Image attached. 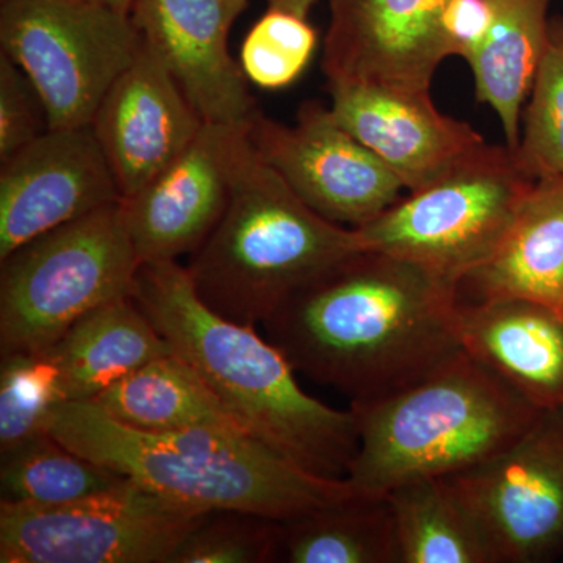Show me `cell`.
<instances>
[{
  "instance_id": "8",
  "label": "cell",
  "mask_w": 563,
  "mask_h": 563,
  "mask_svg": "<svg viewBox=\"0 0 563 563\" xmlns=\"http://www.w3.org/2000/svg\"><path fill=\"white\" fill-rule=\"evenodd\" d=\"M0 46L35 85L51 129L90 124L136 57L131 13L88 0H0Z\"/></svg>"
},
{
  "instance_id": "14",
  "label": "cell",
  "mask_w": 563,
  "mask_h": 563,
  "mask_svg": "<svg viewBox=\"0 0 563 563\" xmlns=\"http://www.w3.org/2000/svg\"><path fill=\"white\" fill-rule=\"evenodd\" d=\"M322 70L329 84H369L431 95L450 57L442 31L448 0H325Z\"/></svg>"
},
{
  "instance_id": "29",
  "label": "cell",
  "mask_w": 563,
  "mask_h": 563,
  "mask_svg": "<svg viewBox=\"0 0 563 563\" xmlns=\"http://www.w3.org/2000/svg\"><path fill=\"white\" fill-rule=\"evenodd\" d=\"M277 561H280V521L235 510L207 515L172 559V563Z\"/></svg>"
},
{
  "instance_id": "31",
  "label": "cell",
  "mask_w": 563,
  "mask_h": 563,
  "mask_svg": "<svg viewBox=\"0 0 563 563\" xmlns=\"http://www.w3.org/2000/svg\"><path fill=\"white\" fill-rule=\"evenodd\" d=\"M488 0H448L442 14V31L450 55L466 62L476 54L490 25Z\"/></svg>"
},
{
  "instance_id": "23",
  "label": "cell",
  "mask_w": 563,
  "mask_h": 563,
  "mask_svg": "<svg viewBox=\"0 0 563 563\" xmlns=\"http://www.w3.org/2000/svg\"><path fill=\"white\" fill-rule=\"evenodd\" d=\"M280 561L288 563H401L387 496L352 493L280 521Z\"/></svg>"
},
{
  "instance_id": "9",
  "label": "cell",
  "mask_w": 563,
  "mask_h": 563,
  "mask_svg": "<svg viewBox=\"0 0 563 563\" xmlns=\"http://www.w3.org/2000/svg\"><path fill=\"white\" fill-rule=\"evenodd\" d=\"M209 514L128 479L58 506L0 503V562L172 563Z\"/></svg>"
},
{
  "instance_id": "34",
  "label": "cell",
  "mask_w": 563,
  "mask_h": 563,
  "mask_svg": "<svg viewBox=\"0 0 563 563\" xmlns=\"http://www.w3.org/2000/svg\"><path fill=\"white\" fill-rule=\"evenodd\" d=\"M561 561L563 562V555H562V559H561Z\"/></svg>"
},
{
  "instance_id": "15",
  "label": "cell",
  "mask_w": 563,
  "mask_h": 563,
  "mask_svg": "<svg viewBox=\"0 0 563 563\" xmlns=\"http://www.w3.org/2000/svg\"><path fill=\"white\" fill-rule=\"evenodd\" d=\"M250 0H135L131 18L144 46L172 74L203 122L247 125L258 107L229 33Z\"/></svg>"
},
{
  "instance_id": "24",
  "label": "cell",
  "mask_w": 563,
  "mask_h": 563,
  "mask_svg": "<svg viewBox=\"0 0 563 563\" xmlns=\"http://www.w3.org/2000/svg\"><path fill=\"white\" fill-rule=\"evenodd\" d=\"M401 563H492L483 537L443 477H422L385 493Z\"/></svg>"
},
{
  "instance_id": "26",
  "label": "cell",
  "mask_w": 563,
  "mask_h": 563,
  "mask_svg": "<svg viewBox=\"0 0 563 563\" xmlns=\"http://www.w3.org/2000/svg\"><path fill=\"white\" fill-rule=\"evenodd\" d=\"M63 402L60 366L51 350L2 355L0 453L49 432L52 417Z\"/></svg>"
},
{
  "instance_id": "22",
  "label": "cell",
  "mask_w": 563,
  "mask_h": 563,
  "mask_svg": "<svg viewBox=\"0 0 563 563\" xmlns=\"http://www.w3.org/2000/svg\"><path fill=\"white\" fill-rule=\"evenodd\" d=\"M92 401L113 420L136 431L173 433L218 429L247 433L199 374L174 352L122 377Z\"/></svg>"
},
{
  "instance_id": "6",
  "label": "cell",
  "mask_w": 563,
  "mask_h": 563,
  "mask_svg": "<svg viewBox=\"0 0 563 563\" xmlns=\"http://www.w3.org/2000/svg\"><path fill=\"white\" fill-rule=\"evenodd\" d=\"M0 263L2 355L49 350L85 314L131 296L141 265L122 201L36 236Z\"/></svg>"
},
{
  "instance_id": "2",
  "label": "cell",
  "mask_w": 563,
  "mask_h": 563,
  "mask_svg": "<svg viewBox=\"0 0 563 563\" xmlns=\"http://www.w3.org/2000/svg\"><path fill=\"white\" fill-rule=\"evenodd\" d=\"M131 296L247 433L306 472L346 477L358 450L354 410L333 409L303 390L257 325L225 320L199 298L187 266L141 263Z\"/></svg>"
},
{
  "instance_id": "3",
  "label": "cell",
  "mask_w": 563,
  "mask_h": 563,
  "mask_svg": "<svg viewBox=\"0 0 563 563\" xmlns=\"http://www.w3.org/2000/svg\"><path fill=\"white\" fill-rule=\"evenodd\" d=\"M49 432L124 479L202 512L235 510L287 521L354 493L346 479L306 472L247 433L136 431L95 401L63 402Z\"/></svg>"
},
{
  "instance_id": "10",
  "label": "cell",
  "mask_w": 563,
  "mask_h": 563,
  "mask_svg": "<svg viewBox=\"0 0 563 563\" xmlns=\"http://www.w3.org/2000/svg\"><path fill=\"white\" fill-rule=\"evenodd\" d=\"M483 537L492 563L563 555V406L543 410L509 448L444 476Z\"/></svg>"
},
{
  "instance_id": "17",
  "label": "cell",
  "mask_w": 563,
  "mask_h": 563,
  "mask_svg": "<svg viewBox=\"0 0 563 563\" xmlns=\"http://www.w3.org/2000/svg\"><path fill=\"white\" fill-rule=\"evenodd\" d=\"M336 121L391 169L404 188L421 190L485 144L472 125L440 113L431 95L369 84H329Z\"/></svg>"
},
{
  "instance_id": "28",
  "label": "cell",
  "mask_w": 563,
  "mask_h": 563,
  "mask_svg": "<svg viewBox=\"0 0 563 563\" xmlns=\"http://www.w3.org/2000/svg\"><path fill=\"white\" fill-rule=\"evenodd\" d=\"M317 47L318 32L309 18L268 7L244 36L240 66L258 88L282 90L302 76Z\"/></svg>"
},
{
  "instance_id": "21",
  "label": "cell",
  "mask_w": 563,
  "mask_h": 563,
  "mask_svg": "<svg viewBox=\"0 0 563 563\" xmlns=\"http://www.w3.org/2000/svg\"><path fill=\"white\" fill-rule=\"evenodd\" d=\"M490 25L468 60L477 101L501 120L506 146L517 151L521 111L547 49L551 0H488Z\"/></svg>"
},
{
  "instance_id": "13",
  "label": "cell",
  "mask_w": 563,
  "mask_h": 563,
  "mask_svg": "<svg viewBox=\"0 0 563 563\" xmlns=\"http://www.w3.org/2000/svg\"><path fill=\"white\" fill-rule=\"evenodd\" d=\"M247 125L206 122L176 161L122 201L141 263L177 262L210 235L250 144Z\"/></svg>"
},
{
  "instance_id": "1",
  "label": "cell",
  "mask_w": 563,
  "mask_h": 563,
  "mask_svg": "<svg viewBox=\"0 0 563 563\" xmlns=\"http://www.w3.org/2000/svg\"><path fill=\"white\" fill-rule=\"evenodd\" d=\"M459 287L358 251L292 292L265 322L296 373L362 406L417 383L463 350Z\"/></svg>"
},
{
  "instance_id": "25",
  "label": "cell",
  "mask_w": 563,
  "mask_h": 563,
  "mask_svg": "<svg viewBox=\"0 0 563 563\" xmlns=\"http://www.w3.org/2000/svg\"><path fill=\"white\" fill-rule=\"evenodd\" d=\"M124 481L43 432L2 453L0 498L22 506H58L110 490Z\"/></svg>"
},
{
  "instance_id": "19",
  "label": "cell",
  "mask_w": 563,
  "mask_h": 563,
  "mask_svg": "<svg viewBox=\"0 0 563 563\" xmlns=\"http://www.w3.org/2000/svg\"><path fill=\"white\" fill-rule=\"evenodd\" d=\"M459 296L528 299L563 317V177L533 184L501 246L461 282Z\"/></svg>"
},
{
  "instance_id": "12",
  "label": "cell",
  "mask_w": 563,
  "mask_h": 563,
  "mask_svg": "<svg viewBox=\"0 0 563 563\" xmlns=\"http://www.w3.org/2000/svg\"><path fill=\"white\" fill-rule=\"evenodd\" d=\"M0 165V261L43 233L122 201L90 124L51 129Z\"/></svg>"
},
{
  "instance_id": "7",
  "label": "cell",
  "mask_w": 563,
  "mask_h": 563,
  "mask_svg": "<svg viewBox=\"0 0 563 563\" xmlns=\"http://www.w3.org/2000/svg\"><path fill=\"white\" fill-rule=\"evenodd\" d=\"M536 181L514 151L485 143L355 231L363 250L412 262L459 287L501 246Z\"/></svg>"
},
{
  "instance_id": "32",
  "label": "cell",
  "mask_w": 563,
  "mask_h": 563,
  "mask_svg": "<svg viewBox=\"0 0 563 563\" xmlns=\"http://www.w3.org/2000/svg\"><path fill=\"white\" fill-rule=\"evenodd\" d=\"M265 2L272 9L287 10L309 18L310 11H312L318 0H265Z\"/></svg>"
},
{
  "instance_id": "27",
  "label": "cell",
  "mask_w": 563,
  "mask_h": 563,
  "mask_svg": "<svg viewBox=\"0 0 563 563\" xmlns=\"http://www.w3.org/2000/svg\"><path fill=\"white\" fill-rule=\"evenodd\" d=\"M514 154L533 180L563 177V14L551 18L547 49Z\"/></svg>"
},
{
  "instance_id": "5",
  "label": "cell",
  "mask_w": 563,
  "mask_h": 563,
  "mask_svg": "<svg viewBox=\"0 0 563 563\" xmlns=\"http://www.w3.org/2000/svg\"><path fill=\"white\" fill-rule=\"evenodd\" d=\"M358 251L365 250L357 231L303 203L250 140L228 207L187 269L213 312L257 325L292 292Z\"/></svg>"
},
{
  "instance_id": "30",
  "label": "cell",
  "mask_w": 563,
  "mask_h": 563,
  "mask_svg": "<svg viewBox=\"0 0 563 563\" xmlns=\"http://www.w3.org/2000/svg\"><path fill=\"white\" fill-rule=\"evenodd\" d=\"M49 131L35 85L11 58L0 54V162Z\"/></svg>"
},
{
  "instance_id": "11",
  "label": "cell",
  "mask_w": 563,
  "mask_h": 563,
  "mask_svg": "<svg viewBox=\"0 0 563 563\" xmlns=\"http://www.w3.org/2000/svg\"><path fill=\"white\" fill-rule=\"evenodd\" d=\"M247 133L258 157L328 221L361 228L401 199L399 177L336 121L331 107L303 102L291 125L257 110Z\"/></svg>"
},
{
  "instance_id": "18",
  "label": "cell",
  "mask_w": 563,
  "mask_h": 563,
  "mask_svg": "<svg viewBox=\"0 0 563 563\" xmlns=\"http://www.w3.org/2000/svg\"><path fill=\"white\" fill-rule=\"evenodd\" d=\"M463 351L542 410L563 406V317L543 303L459 299Z\"/></svg>"
},
{
  "instance_id": "4",
  "label": "cell",
  "mask_w": 563,
  "mask_h": 563,
  "mask_svg": "<svg viewBox=\"0 0 563 563\" xmlns=\"http://www.w3.org/2000/svg\"><path fill=\"white\" fill-rule=\"evenodd\" d=\"M351 409L358 450L344 479L376 496L488 461L543 412L463 350L402 390Z\"/></svg>"
},
{
  "instance_id": "33",
  "label": "cell",
  "mask_w": 563,
  "mask_h": 563,
  "mask_svg": "<svg viewBox=\"0 0 563 563\" xmlns=\"http://www.w3.org/2000/svg\"><path fill=\"white\" fill-rule=\"evenodd\" d=\"M88 2L101 3V5L122 11V13H131L135 0H88Z\"/></svg>"
},
{
  "instance_id": "20",
  "label": "cell",
  "mask_w": 563,
  "mask_h": 563,
  "mask_svg": "<svg viewBox=\"0 0 563 563\" xmlns=\"http://www.w3.org/2000/svg\"><path fill=\"white\" fill-rule=\"evenodd\" d=\"M49 350L60 366L66 402L92 401L122 377L173 352L132 296L85 314Z\"/></svg>"
},
{
  "instance_id": "16",
  "label": "cell",
  "mask_w": 563,
  "mask_h": 563,
  "mask_svg": "<svg viewBox=\"0 0 563 563\" xmlns=\"http://www.w3.org/2000/svg\"><path fill=\"white\" fill-rule=\"evenodd\" d=\"M179 85L141 41L136 57L103 96L90 122L124 199L190 146L202 125Z\"/></svg>"
}]
</instances>
